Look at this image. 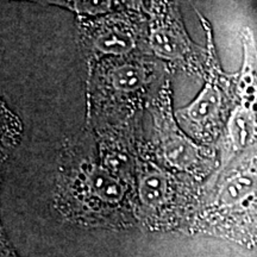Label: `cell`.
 Masks as SVG:
<instances>
[{
    "label": "cell",
    "mask_w": 257,
    "mask_h": 257,
    "mask_svg": "<svg viewBox=\"0 0 257 257\" xmlns=\"http://www.w3.org/2000/svg\"><path fill=\"white\" fill-rule=\"evenodd\" d=\"M252 249L257 245V148L230 165L206 192L184 229Z\"/></svg>",
    "instance_id": "obj_1"
},
{
    "label": "cell",
    "mask_w": 257,
    "mask_h": 257,
    "mask_svg": "<svg viewBox=\"0 0 257 257\" xmlns=\"http://www.w3.org/2000/svg\"><path fill=\"white\" fill-rule=\"evenodd\" d=\"M55 199L60 213L82 226L121 230L137 221L135 180L100 165L64 175L59 180Z\"/></svg>",
    "instance_id": "obj_2"
},
{
    "label": "cell",
    "mask_w": 257,
    "mask_h": 257,
    "mask_svg": "<svg viewBox=\"0 0 257 257\" xmlns=\"http://www.w3.org/2000/svg\"><path fill=\"white\" fill-rule=\"evenodd\" d=\"M135 184L137 223L149 231H184L202 195L197 180L149 161L138 167Z\"/></svg>",
    "instance_id": "obj_3"
},
{
    "label": "cell",
    "mask_w": 257,
    "mask_h": 257,
    "mask_svg": "<svg viewBox=\"0 0 257 257\" xmlns=\"http://www.w3.org/2000/svg\"><path fill=\"white\" fill-rule=\"evenodd\" d=\"M160 142L161 155L166 165L175 173L191 176L200 182L213 168L204 149L179 133L168 120L163 121L161 127Z\"/></svg>",
    "instance_id": "obj_4"
},
{
    "label": "cell",
    "mask_w": 257,
    "mask_h": 257,
    "mask_svg": "<svg viewBox=\"0 0 257 257\" xmlns=\"http://www.w3.org/2000/svg\"><path fill=\"white\" fill-rule=\"evenodd\" d=\"M221 101L219 89L207 83L187 107L179 111V117L193 127H204L218 117Z\"/></svg>",
    "instance_id": "obj_5"
},
{
    "label": "cell",
    "mask_w": 257,
    "mask_h": 257,
    "mask_svg": "<svg viewBox=\"0 0 257 257\" xmlns=\"http://www.w3.org/2000/svg\"><path fill=\"white\" fill-rule=\"evenodd\" d=\"M94 46L100 53L106 55L120 56L130 53L136 44L130 32L119 29H110L98 35Z\"/></svg>",
    "instance_id": "obj_6"
},
{
    "label": "cell",
    "mask_w": 257,
    "mask_h": 257,
    "mask_svg": "<svg viewBox=\"0 0 257 257\" xmlns=\"http://www.w3.org/2000/svg\"><path fill=\"white\" fill-rule=\"evenodd\" d=\"M110 79L115 91L133 93L142 88L147 82V72L140 64L127 63L112 70Z\"/></svg>",
    "instance_id": "obj_7"
},
{
    "label": "cell",
    "mask_w": 257,
    "mask_h": 257,
    "mask_svg": "<svg viewBox=\"0 0 257 257\" xmlns=\"http://www.w3.org/2000/svg\"><path fill=\"white\" fill-rule=\"evenodd\" d=\"M150 44L161 57L176 59L181 55V43L179 38L167 28H157L150 35Z\"/></svg>",
    "instance_id": "obj_8"
},
{
    "label": "cell",
    "mask_w": 257,
    "mask_h": 257,
    "mask_svg": "<svg viewBox=\"0 0 257 257\" xmlns=\"http://www.w3.org/2000/svg\"><path fill=\"white\" fill-rule=\"evenodd\" d=\"M114 0H72L73 10L79 14L102 15L113 6Z\"/></svg>",
    "instance_id": "obj_9"
},
{
    "label": "cell",
    "mask_w": 257,
    "mask_h": 257,
    "mask_svg": "<svg viewBox=\"0 0 257 257\" xmlns=\"http://www.w3.org/2000/svg\"><path fill=\"white\" fill-rule=\"evenodd\" d=\"M2 257H21L2 232Z\"/></svg>",
    "instance_id": "obj_10"
}]
</instances>
